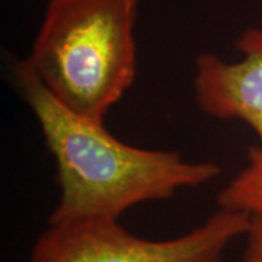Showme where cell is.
I'll return each instance as SVG.
<instances>
[{"instance_id":"5","label":"cell","mask_w":262,"mask_h":262,"mask_svg":"<svg viewBox=\"0 0 262 262\" xmlns=\"http://www.w3.org/2000/svg\"><path fill=\"white\" fill-rule=\"evenodd\" d=\"M219 208L262 217V147L248 149V163L215 198Z\"/></svg>"},{"instance_id":"6","label":"cell","mask_w":262,"mask_h":262,"mask_svg":"<svg viewBox=\"0 0 262 262\" xmlns=\"http://www.w3.org/2000/svg\"><path fill=\"white\" fill-rule=\"evenodd\" d=\"M242 262H262V217L251 215Z\"/></svg>"},{"instance_id":"3","label":"cell","mask_w":262,"mask_h":262,"mask_svg":"<svg viewBox=\"0 0 262 262\" xmlns=\"http://www.w3.org/2000/svg\"><path fill=\"white\" fill-rule=\"evenodd\" d=\"M249 223L246 213L219 208L201 226L163 241L139 237L110 219L54 223L34 244L29 262H222Z\"/></svg>"},{"instance_id":"2","label":"cell","mask_w":262,"mask_h":262,"mask_svg":"<svg viewBox=\"0 0 262 262\" xmlns=\"http://www.w3.org/2000/svg\"><path fill=\"white\" fill-rule=\"evenodd\" d=\"M140 0H50L29 67L72 113L103 121L137 75Z\"/></svg>"},{"instance_id":"1","label":"cell","mask_w":262,"mask_h":262,"mask_svg":"<svg viewBox=\"0 0 262 262\" xmlns=\"http://www.w3.org/2000/svg\"><path fill=\"white\" fill-rule=\"evenodd\" d=\"M13 79L57 163L60 198L48 225L118 220L133 207L168 200L179 189L206 185L222 173L214 162H189L173 150L143 149L118 140L103 121L63 106L27 60L13 64Z\"/></svg>"},{"instance_id":"4","label":"cell","mask_w":262,"mask_h":262,"mask_svg":"<svg viewBox=\"0 0 262 262\" xmlns=\"http://www.w3.org/2000/svg\"><path fill=\"white\" fill-rule=\"evenodd\" d=\"M242 60L229 63L213 53L195 58L196 105L217 120L251 127L262 147V28H249L236 41Z\"/></svg>"}]
</instances>
